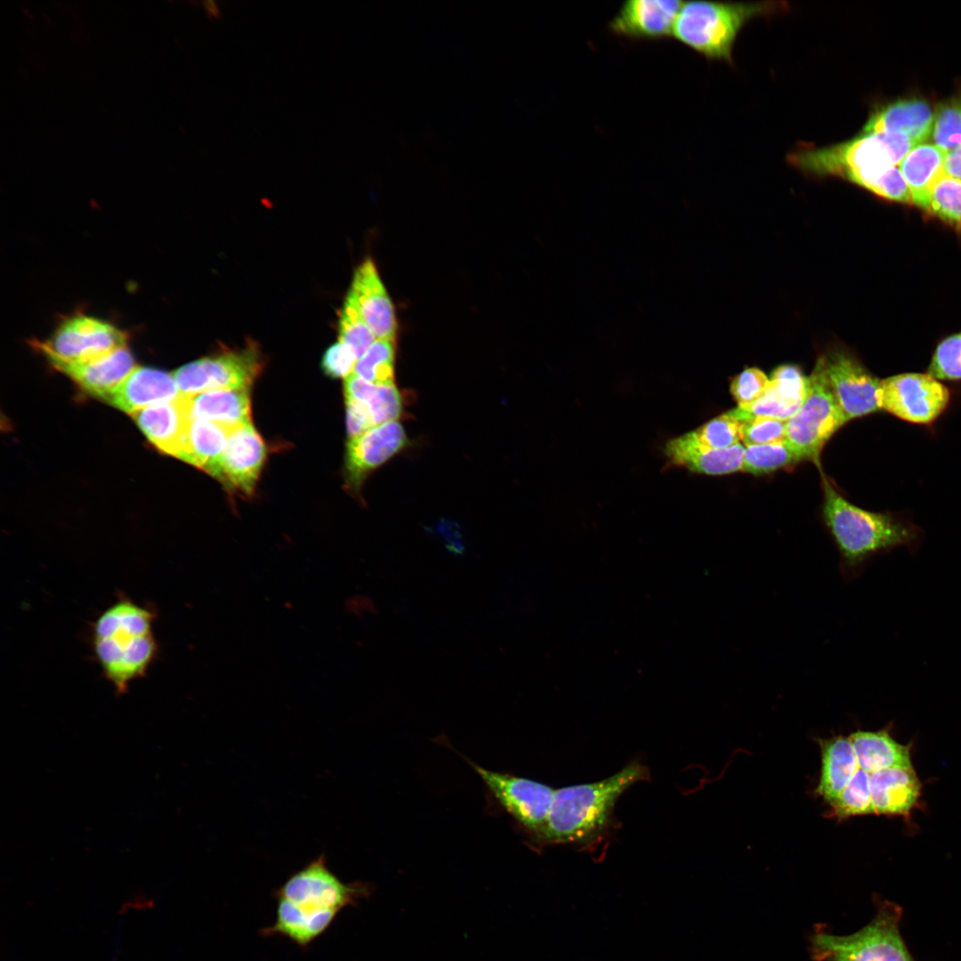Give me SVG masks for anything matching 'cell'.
<instances>
[{
    "label": "cell",
    "instance_id": "6da1fadb",
    "mask_svg": "<svg viewBox=\"0 0 961 961\" xmlns=\"http://www.w3.org/2000/svg\"><path fill=\"white\" fill-rule=\"evenodd\" d=\"M822 517L839 555V571L847 581L859 577L876 555L905 546L914 549L919 529L889 513L870 512L843 497L822 474Z\"/></svg>",
    "mask_w": 961,
    "mask_h": 961
},
{
    "label": "cell",
    "instance_id": "7a4b0ae2",
    "mask_svg": "<svg viewBox=\"0 0 961 961\" xmlns=\"http://www.w3.org/2000/svg\"><path fill=\"white\" fill-rule=\"evenodd\" d=\"M155 612L120 597L101 613L93 626V649L104 677L118 695L147 674L158 646L153 632Z\"/></svg>",
    "mask_w": 961,
    "mask_h": 961
},
{
    "label": "cell",
    "instance_id": "3957f363",
    "mask_svg": "<svg viewBox=\"0 0 961 961\" xmlns=\"http://www.w3.org/2000/svg\"><path fill=\"white\" fill-rule=\"evenodd\" d=\"M649 770L633 762L602 780L554 789L540 845L586 844L609 828L619 796L634 784L648 779Z\"/></svg>",
    "mask_w": 961,
    "mask_h": 961
},
{
    "label": "cell",
    "instance_id": "277c9868",
    "mask_svg": "<svg viewBox=\"0 0 961 961\" xmlns=\"http://www.w3.org/2000/svg\"><path fill=\"white\" fill-rule=\"evenodd\" d=\"M915 145L901 133H861L835 145L798 150L790 162L809 173L844 177L873 192Z\"/></svg>",
    "mask_w": 961,
    "mask_h": 961
},
{
    "label": "cell",
    "instance_id": "5b68a950",
    "mask_svg": "<svg viewBox=\"0 0 961 961\" xmlns=\"http://www.w3.org/2000/svg\"><path fill=\"white\" fill-rule=\"evenodd\" d=\"M871 921L848 935H836L817 926L810 936L814 961H916L900 933L902 908L878 896Z\"/></svg>",
    "mask_w": 961,
    "mask_h": 961
},
{
    "label": "cell",
    "instance_id": "8992f818",
    "mask_svg": "<svg viewBox=\"0 0 961 961\" xmlns=\"http://www.w3.org/2000/svg\"><path fill=\"white\" fill-rule=\"evenodd\" d=\"M776 3L683 2L672 36L707 59L731 61L736 38L754 17L775 12Z\"/></svg>",
    "mask_w": 961,
    "mask_h": 961
},
{
    "label": "cell",
    "instance_id": "52a82bcc",
    "mask_svg": "<svg viewBox=\"0 0 961 961\" xmlns=\"http://www.w3.org/2000/svg\"><path fill=\"white\" fill-rule=\"evenodd\" d=\"M848 422L829 385L820 356L808 377L805 398L786 422V440L803 460L818 464L828 440Z\"/></svg>",
    "mask_w": 961,
    "mask_h": 961
},
{
    "label": "cell",
    "instance_id": "ba28073f",
    "mask_svg": "<svg viewBox=\"0 0 961 961\" xmlns=\"http://www.w3.org/2000/svg\"><path fill=\"white\" fill-rule=\"evenodd\" d=\"M950 400L949 388L929 374L903 373L880 380V408L910 424H932Z\"/></svg>",
    "mask_w": 961,
    "mask_h": 961
},
{
    "label": "cell",
    "instance_id": "9c48e42d",
    "mask_svg": "<svg viewBox=\"0 0 961 961\" xmlns=\"http://www.w3.org/2000/svg\"><path fill=\"white\" fill-rule=\"evenodd\" d=\"M126 341V335L112 324L76 315L63 321L50 338L35 345L53 366L93 360L125 346Z\"/></svg>",
    "mask_w": 961,
    "mask_h": 961
},
{
    "label": "cell",
    "instance_id": "30bf717a",
    "mask_svg": "<svg viewBox=\"0 0 961 961\" xmlns=\"http://www.w3.org/2000/svg\"><path fill=\"white\" fill-rule=\"evenodd\" d=\"M468 762L497 804L537 842L545 827L554 789L530 779L489 771Z\"/></svg>",
    "mask_w": 961,
    "mask_h": 961
},
{
    "label": "cell",
    "instance_id": "8fae6325",
    "mask_svg": "<svg viewBox=\"0 0 961 961\" xmlns=\"http://www.w3.org/2000/svg\"><path fill=\"white\" fill-rule=\"evenodd\" d=\"M262 368L255 347L228 351L205 357L173 373L180 394L192 395L214 390L249 389Z\"/></svg>",
    "mask_w": 961,
    "mask_h": 961
},
{
    "label": "cell",
    "instance_id": "7c38bea8",
    "mask_svg": "<svg viewBox=\"0 0 961 961\" xmlns=\"http://www.w3.org/2000/svg\"><path fill=\"white\" fill-rule=\"evenodd\" d=\"M369 890V885L362 883L342 882L327 867L325 856L320 855L293 874L276 892V896L305 909L339 912L367 896Z\"/></svg>",
    "mask_w": 961,
    "mask_h": 961
},
{
    "label": "cell",
    "instance_id": "4fadbf2b",
    "mask_svg": "<svg viewBox=\"0 0 961 961\" xmlns=\"http://www.w3.org/2000/svg\"><path fill=\"white\" fill-rule=\"evenodd\" d=\"M822 357L831 390L848 421L881 409L880 380L854 356L834 350Z\"/></svg>",
    "mask_w": 961,
    "mask_h": 961
},
{
    "label": "cell",
    "instance_id": "5bb4252c",
    "mask_svg": "<svg viewBox=\"0 0 961 961\" xmlns=\"http://www.w3.org/2000/svg\"><path fill=\"white\" fill-rule=\"evenodd\" d=\"M266 457V447L251 423L231 432L226 448L211 472L228 488L251 494Z\"/></svg>",
    "mask_w": 961,
    "mask_h": 961
},
{
    "label": "cell",
    "instance_id": "9a60e30c",
    "mask_svg": "<svg viewBox=\"0 0 961 961\" xmlns=\"http://www.w3.org/2000/svg\"><path fill=\"white\" fill-rule=\"evenodd\" d=\"M408 443L406 432L398 421L376 425L349 439L345 456L348 483L359 488L372 471L400 453Z\"/></svg>",
    "mask_w": 961,
    "mask_h": 961
},
{
    "label": "cell",
    "instance_id": "2e32d148",
    "mask_svg": "<svg viewBox=\"0 0 961 961\" xmlns=\"http://www.w3.org/2000/svg\"><path fill=\"white\" fill-rule=\"evenodd\" d=\"M678 0H628L609 23L614 35L631 40H659L672 36Z\"/></svg>",
    "mask_w": 961,
    "mask_h": 961
},
{
    "label": "cell",
    "instance_id": "e0dca14e",
    "mask_svg": "<svg viewBox=\"0 0 961 961\" xmlns=\"http://www.w3.org/2000/svg\"><path fill=\"white\" fill-rule=\"evenodd\" d=\"M346 298L356 306L376 339H394L397 333L394 308L370 258L356 269Z\"/></svg>",
    "mask_w": 961,
    "mask_h": 961
},
{
    "label": "cell",
    "instance_id": "ac0fdd59",
    "mask_svg": "<svg viewBox=\"0 0 961 961\" xmlns=\"http://www.w3.org/2000/svg\"><path fill=\"white\" fill-rule=\"evenodd\" d=\"M179 396L180 391L173 374L137 366L122 383L101 399L132 415Z\"/></svg>",
    "mask_w": 961,
    "mask_h": 961
},
{
    "label": "cell",
    "instance_id": "d6986e66",
    "mask_svg": "<svg viewBox=\"0 0 961 961\" xmlns=\"http://www.w3.org/2000/svg\"><path fill=\"white\" fill-rule=\"evenodd\" d=\"M132 416L158 449L181 458L190 420L181 394L174 400L138 410Z\"/></svg>",
    "mask_w": 961,
    "mask_h": 961
},
{
    "label": "cell",
    "instance_id": "ffe728a7",
    "mask_svg": "<svg viewBox=\"0 0 961 961\" xmlns=\"http://www.w3.org/2000/svg\"><path fill=\"white\" fill-rule=\"evenodd\" d=\"M745 447L740 443L724 449L701 445L687 433L667 440L664 455L674 466L696 473L718 476L741 471Z\"/></svg>",
    "mask_w": 961,
    "mask_h": 961
},
{
    "label": "cell",
    "instance_id": "44dd1931",
    "mask_svg": "<svg viewBox=\"0 0 961 961\" xmlns=\"http://www.w3.org/2000/svg\"><path fill=\"white\" fill-rule=\"evenodd\" d=\"M53 367L69 376L85 392L99 398L117 387L136 367L134 358L122 346L83 363H61Z\"/></svg>",
    "mask_w": 961,
    "mask_h": 961
},
{
    "label": "cell",
    "instance_id": "7402d4cb",
    "mask_svg": "<svg viewBox=\"0 0 961 961\" xmlns=\"http://www.w3.org/2000/svg\"><path fill=\"white\" fill-rule=\"evenodd\" d=\"M874 812L906 816L917 804L921 783L913 767H894L869 773Z\"/></svg>",
    "mask_w": 961,
    "mask_h": 961
},
{
    "label": "cell",
    "instance_id": "603a6c76",
    "mask_svg": "<svg viewBox=\"0 0 961 961\" xmlns=\"http://www.w3.org/2000/svg\"><path fill=\"white\" fill-rule=\"evenodd\" d=\"M934 112L920 99H906L889 103L868 118L862 133H901L916 144L931 138Z\"/></svg>",
    "mask_w": 961,
    "mask_h": 961
},
{
    "label": "cell",
    "instance_id": "cb8c5ba5",
    "mask_svg": "<svg viewBox=\"0 0 961 961\" xmlns=\"http://www.w3.org/2000/svg\"><path fill=\"white\" fill-rule=\"evenodd\" d=\"M190 419L238 426L251 423L249 389L214 390L182 395Z\"/></svg>",
    "mask_w": 961,
    "mask_h": 961
},
{
    "label": "cell",
    "instance_id": "d4e9b609",
    "mask_svg": "<svg viewBox=\"0 0 961 961\" xmlns=\"http://www.w3.org/2000/svg\"><path fill=\"white\" fill-rule=\"evenodd\" d=\"M278 899L276 921L264 928L262 933L283 935L302 948L323 933L338 913L330 909H305L288 900Z\"/></svg>",
    "mask_w": 961,
    "mask_h": 961
},
{
    "label": "cell",
    "instance_id": "484cf974",
    "mask_svg": "<svg viewBox=\"0 0 961 961\" xmlns=\"http://www.w3.org/2000/svg\"><path fill=\"white\" fill-rule=\"evenodd\" d=\"M821 771L817 794L828 804L835 800L860 766L849 737L819 739Z\"/></svg>",
    "mask_w": 961,
    "mask_h": 961
},
{
    "label": "cell",
    "instance_id": "4316f807",
    "mask_svg": "<svg viewBox=\"0 0 961 961\" xmlns=\"http://www.w3.org/2000/svg\"><path fill=\"white\" fill-rule=\"evenodd\" d=\"M860 769L868 773L894 767H912L909 746L897 742L885 730L858 731L849 736Z\"/></svg>",
    "mask_w": 961,
    "mask_h": 961
},
{
    "label": "cell",
    "instance_id": "83f0119b",
    "mask_svg": "<svg viewBox=\"0 0 961 961\" xmlns=\"http://www.w3.org/2000/svg\"><path fill=\"white\" fill-rule=\"evenodd\" d=\"M946 153L933 142L916 144L899 165L912 204L925 210L931 186L943 172Z\"/></svg>",
    "mask_w": 961,
    "mask_h": 961
},
{
    "label": "cell",
    "instance_id": "f1b7e54d",
    "mask_svg": "<svg viewBox=\"0 0 961 961\" xmlns=\"http://www.w3.org/2000/svg\"><path fill=\"white\" fill-rule=\"evenodd\" d=\"M237 427L207 420L190 419L185 449L180 459L211 474L231 432Z\"/></svg>",
    "mask_w": 961,
    "mask_h": 961
},
{
    "label": "cell",
    "instance_id": "f546056e",
    "mask_svg": "<svg viewBox=\"0 0 961 961\" xmlns=\"http://www.w3.org/2000/svg\"><path fill=\"white\" fill-rule=\"evenodd\" d=\"M803 461L797 452L787 442L747 446L744 449L741 471L763 475L790 467Z\"/></svg>",
    "mask_w": 961,
    "mask_h": 961
},
{
    "label": "cell",
    "instance_id": "4dcf8cb0",
    "mask_svg": "<svg viewBox=\"0 0 961 961\" xmlns=\"http://www.w3.org/2000/svg\"><path fill=\"white\" fill-rule=\"evenodd\" d=\"M925 211L961 232V180L942 172L930 188Z\"/></svg>",
    "mask_w": 961,
    "mask_h": 961
},
{
    "label": "cell",
    "instance_id": "1f68e13d",
    "mask_svg": "<svg viewBox=\"0 0 961 961\" xmlns=\"http://www.w3.org/2000/svg\"><path fill=\"white\" fill-rule=\"evenodd\" d=\"M394 359L393 340L376 339L358 359L352 374L376 384H394Z\"/></svg>",
    "mask_w": 961,
    "mask_h": 961
},
{
    "label": "cell",
    "instance_id": "d6a6232c",
    "mask_svg": "<svg viewBox=\"0 0 961 961\" xmlns=\"http://www.w3.org/2000/svg\"><path fill=\"white\" fill-rule=\"evenodd\" d=\"M832 815L839 820L852 816L871 814L869 773L859 768L839 795L829 803Z\"/></svg>",
    "mask_w": 961,
    "mask_h": 961
},
{
    "label": "cell",
    "instance_id": "836d02e7",
    "mask_svg": "<svg viewBox=\"0 0 961 961\" xmlns=\"http://www.w3.org/2000/svg\"><path fill=\"white\" fill-rule=\"evenodd\" d=\"M740 430L741 421L731 409L686 433L701 445L724 449L740 444Z\"/></svg>",
    "mask_w": 961,
    "mask_h": 961
},
{
    "label": "cell",
    "instance_id": "e575fe53",
    "mask_svg": "<svg viewBox=\"0 0 961 961\" xmlns=\"http://www.w3.org/2000/svg\"><path fill=\"white\" fill-rule=\"evenodd\" d=\"M931 138L945 153L961 147V99L954 98L938 105Z\"/></svg>",
    "mask_w": 961,
    "mask_h": 961
},
{
    "label": "cell",
    "instance_id": "d590c367",
    "mask_svg": "<svg viewBox=\"0 0 961 961\" xmlns=\"http://www.w3.org/2000/svg\"><path fill=\"white\" fill-rule=\"evenodd\" d=\"M339 341L348 345L359 359L376 340L356 306L347 298L338 321Z\"/></svg>",
    "mask_w": 961,
    "mask_h": 961
},
{
    "label": "cell",
    "instance_id": "8d00e7d4",
    "mask_svg": "<svg viewBox=\"0 0 961 961\" xmlns=\"http://www.w3.org/2000/svg\"><path fill=\"white\" fill-rule=\"evenodd\" d=\"M927 374L938 380H961V333L950 335L938 344Z\"/></svg>",
    "mask_w": 961,
    "mask_h": 961
},
{
    "label": "cell",
    "instance_id": "74e56055",
    "mask_svg": "<svg viewBox=\"0 0 961 961\" xmlns=\"http://www.w3.org/2000/svg\"><path fill=\"white\" fill-rule=\"evenodd\" d=\"M375 425L396 421L403 413V397L394 384H376L366 403Z\"/></svg>",
    "mask_w": 961,
    "mask_h": 961
},
{
    "label": "cell",
    "instance_id": "f35d334b",
    "mask_svg": "<svg viewBox=\"0 0 961 961\" xmlns=\"http://www.w3.org/2000/svg\"><path fill=\"white\" fill-rule=\"evenodd\" d=\"M740 439L745 446L763 445L786 440V421L752 417L741 422Z\"/></svg>",
    "mask_w": 961,
    "mask_h": 961
},
{
    "label": "cell",
    "instance_id": "ab89813d",
    "mask_svg": "<svg viewBox=\"0 0 961 961\" xmlns=\"http://www.w3.org/2000/svg\"><path fill=\"white\" fill-rule=\"evenodd\" d=\"M770 377L758 367L745 368L734 376L730 392L738 407L747 406L757 400L767 390Z\"/></svg>",
    "mask_w": 961,
    "mask_h": 961
},
{
    "label": "cell",
    "instance_id": "60d3db41",
    "mask_svg": "<svg viewBox=\"0 0 961 961\" xmlns=\"http://www.w3.org/2000/svg\"><path fill=\"white\" fill-rule=\"evenodd\" d=\"M357 360L353 351L338 341L325 351L321 360V368L329 377L346 378L353 373Z\"/></svg>",
    "mask_w": 961,
    "mask_h": 961
},
{
    "label": "cell",
    "instance_id": "b9f144b4",
    "mask_svg": "<svg viewBox=\"0 0 961 961\" xmlns=\"http://www.w3.org/2000/svg\"><path fill=\"white\" fill-rule=\"evenodd\" d=\"M346 423L350 439L359 436L376 426L366 404L345 400Z\"/></svg>",
    "mask_w": 961,
    "mask_h": 961
},
{
    "label": "cell",
    "instance_id": "7bdbcfd3",
    "mask_svg": "<svg viewBox=\"0 0 961 961\" xmlns=\"http://www.w3.org/2000/svg\"><path fill=\"white\" fill-rule=\"evenodd\" d=\"M943 173L961 180V147L946 153Z\"/></svg>",
    "mask_w": 961,
    "mask_h": 961
},
{
    "label": "cell",
    "instance_id": "ee69618b",
    "mask_svg": "<svg viewBox=\"0 0 961 961\" xmlns=\"http://www.w3.org/2000/svg\"><path fill=\"white\" fill-rule=\"evenodd\" d=\"M206 12L214 18H219L221 16V11L215 1L207 0L203 2Z\"/></svg>",
    "mask_w": 961,
    "mask_h": 961
}]
</instances>
